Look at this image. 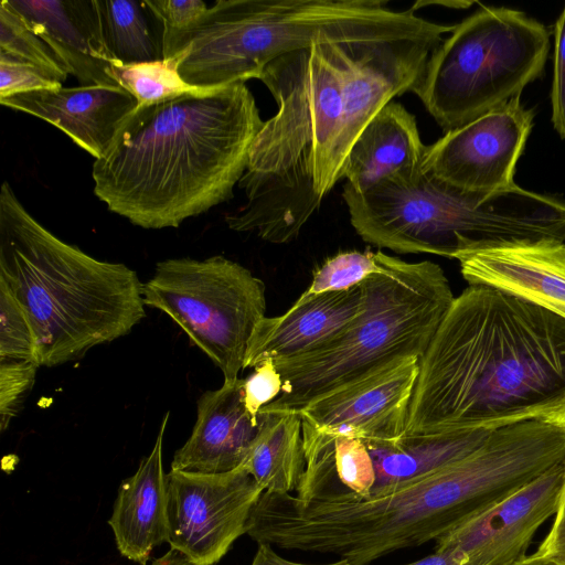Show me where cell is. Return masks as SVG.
I'll return each instance as SVG.
<instances>
[{
  "mask_svg": "<svg viewBox=\"0 0 565 565\" xmlns=\"http://www.w3.org/2000/svg\"><path fill=\"white\" fill-rule=\"evenodd\" d=\"M545 469L536 438L522 425H509L491 430L467 457L380 497L363 498L330 476L303 471L297 495L262 493L246 533L257 543L369 565L436 541Z\"/></svg>",
  "mask_w": 565,
  "mask_h": 565,
  "instance_id": "6da1fadb",
  "label": "cell"
},
{
  "mask_svg": "<svg viewBox=\"0 0 565 565\" xmlns=\"http://www.w3.org/2000/svg\"><path fill=\"white\" fill-rule=\"evenodd\" d=\"M564 403L565 319L469 285L419 358L405 435L494 430Z\"/></svg>",
  "mask_w": 565,
  "mask_h": 565,
  "instance_id": "7a4b0ae2",
  "label": "cell"
},
{
  "mask_svg": "<svg viewBox=\"0 0 565 565\" xmlns=\"http://www.w3.org/2000/svg\"><path fill=\"white\" fill-rule=\"evenodd\" d=\"M263 124L245 83L138 105L93 163L94 194L134 225L179 227L233 198Z\"/></svg>",
  "mask_w": 565,
  "mask_h": 565,
  "instance_id": "3957f363",
  "label": "cell"
},
{
  "mask_svg": "<svg viewBox=\"0 0 565 565\" xmlns=\"http://www.w3.org/2000/svg\"><path fill=\"white\" fill-rule=\"evenodd\" d=\"M366 42H317L263 70L258 79L277 111L264 121L249 149L237 184L246 201L225 216L231 230L289 243L343 179L342 139Z\"/></svg>",
  "mask_w": 565,
  "mask_h": 565,
  "instance_id": "277c9868",
  "label": "cell"
},
{
  "mask_svg": "<svg viewBox=\"0 0 565 565\" xmlns=\"http://www.w3.org/2000/svg\"><path fill=\"white\" fill-rule=\"evenodd\" d=\"M0 282L32 323L41 366L79 360L146 317L143 284L134 269L55 236L7 181L0 191Z\"/></svg>",
  "mask_w": 565,
  "mask_h": 565,
  "instance_id": "5b68a950",
  "label": "cell"
},
{
  "mask_svg": "<svg viewBox=\"0 0 565 565\" xmlns=\"http://www.w3.org/2000/svg\"><path fill=\"white\" fill-rule=\"evenodd\" d=\"M386 0H217L178 56L191 86L218 87L259 78L277 57L317 42L434 36L454 25L431 22Z\"/></svg>",
  "mask_w": 565,
  "mask_h": 565,
  "instance_id": "8992f818",
  "label": "cell"
},
{
  "mask_svg": "<svg viewBox=\"0 0 565 565\" xmlns=\"http://www.w3.org/2000/svg\"><path fill=\"white\" fill-rule=\"evenodd\" d=\"M350 222L366 243L399 254L455 258L542 239L565 242V202L519 185L493 193L454 186L423 171L365 192L343 186Z\"/></svg>",
  "mask_w": 565,
  "mask_h": 565,
  "instance_id": "52a82bcc",
  "label": "cell"
},
{
  "mask_svg": "<svg viewBox=\"0 0 565 565\" xmlns=\"http://www.w3.org/2000/svg\"><path fill=\"white\" fill-rule=\"evenodd\" d=\"M379 270L362 285L363 309L327 345L275 362L281 394L263 412L299 411L397 359L426 351L455 296L443 268L376 252Z\"/></svg>",
  "mask_w": 565,
  "mask_h": 565,
  "instance_id": "ba28073f",
  "label": "cell"
},
{
  "mask_svg": "<svg viewBox=\"0 0 565 565\" xmlns=\"http://www.w3.org/2000/svg\"><path fill=\"white\" fill-rule=\"evenodd\" d=\"M550 32L524 12L481 7L430 53L412 90L446 131L520 96L541 76Z\"/></svg>",
  "mask_w": 565,
  "mask_h": 565,
  "instance_id": "9c48e42d",
  "label": "cell"
},
{
  "mask_svg": "<svg viewBox=\"0 0 565 565\" xmlns=\"http://www.w3.org/2000/svg\"><path fill=\"white\" fill-rule=\"evenodd\" d=\"M146 306L169 316L213 363L224 380L244 370L255 328L266 317L265 284L224 256L159 262L142 285Z\"/></svg>",
  "mask_w": 565,
  "mask_h": 565,
  "instance_id": "30bf717a",
  "label": "cell"
},
{
  "mask_svg": "<svg viewBox=\"0 0 565 565\" xmlns=\"http://www.w3.org/2000/svg\"><path fill=\"white\" fill-rule=\"evenodd\" d=\"M264 491L243 468L167 473L171 548L193 565H215L244 533Z\"/></svg>",
  "mask_w": 565,
  "mask_h": 565,
  "instance_id": "8fae6325",
  "label": "cell"
},
{
  "mask_svg": "<svg viewBox=\"0 0 565 565\" xmlns=\"http://www.w3.org/2000/svg\"><path fill=\"white\" fill-rule=\"evenodd\" d=\"M521 95L427 146L423 169L459 189L493 193L515 185L513 177L533 126Z\"/></svg>",
  "mask_w": 565,
  "mask_h": 565,
  "instance_id": "7c38bea8",
  "label": "cell"
},
{
  "mask_svg": "<svg viewBox=\"0 0 565 565\" xmlns=\"http://www.w3.org/2000/svg\"><path fill=\"white\" fill-rule=\"evenodd\" d=\"M565 483V459L436 540L470 565H512L525 558L540 526L555 515Z\"/></svg>",
  "mask_w": 565,
  "mask_h": 565,
  "instance_id": "4fadbf2b",
  "label": "cell"
},
{
  "mask_svg": "<svg viewBox=\"0 0 565 565\" xmlns=\"http://www.w3.org/2000/svg\"><path fill=\"white\" fill-rule=\"evenodd\" d=\"M419 358L397 359L307 404L303 423L362 440H394L406 430Z\"/></svg>",
  "mask_w": 565,
  "mask_h": 565,
  "instance_id": "5bb4252c",
  "label": "cell"
},
{
  "mask_svg": "<svg viewBox=\"0 0 565 565\" xmlns=\"http://www.w3.org/2000/svg\"><path fill=\"white\" fill-rule=\"evenodd\" d=\"M4 107L43 119L95 160L105 156L125 120L138 107L120 86L90 85L20 93L0 98Z\"/></svg>",
  "mask_w": 565,
  "mask_h": 565,
  "instance_id": "9a60e30c",
  "label": "cell"
},
{
  "mask_svg": "<svg viewBox=\"0 0 565 565\" xmlns=\"http://www.w3.org/2000/svg\"><path fill=\"white\" fill-rule=\"evenodd\" d=\"M469 285H487L565 319V242L542 239L460 254Z\"/></svg>",
  "mask_w": 565,
  "mask_h": 565,
  "instance_id": "2e32d148",
  "label": "cell"
},
{
  "mask_svg": "<svg viewBox=\"0 0 565 565\" xmlns=\"http://www.w3.org/2000/svg\"><path fill=\"white\" fill-rule=\"evenodd\" d=\"M361 285L345 291L302 292L285 313L265 317L249 340L244 369L266 360L298 358L327 345L339 337L363 309Z\"/></svg>",
  "mask_w": 565,
  "mask_h": 565,
  "instance_id": "e0dca14e",
  "label": "cell"
},
{
  "mask_svg": "<svg viewBox=\"0 0 565 565\" xmlns=\"http://www.w3.org/2000/svg\"><path fill=\"white\" fill-rule=\"evenodd\" d=\"M75 76L79 86H118L109 76L117 61L102 32L96 0H8Z\"/></svg>",
  "mask_w": 565,
  "mask_h": 565,
  "instance_id": "ac0fdd59",
  "label": "cell"
},
{
  "mask_svg": "<svg viewBox=\"0 0 565 565\" xmlns=\"http://www.w3.org/2000/svg\"><path fill=\"white\" fill-rule=\"evenodd\" d=\"M243 384L239 377L224 380L200 396L192 433L175 451L171 470L221 473L243 465L259 429L244 405Z\"/></svg>",
  "mask_w": 565,
  "mask_h": 565,
  "instance_id": "d6986e66",
  "label": "cell"
},
{
  "mask_svg": "<svg viewBox=\"0 0 565 565\" xmlns=\"http://www.w3.org/2000/svg\"><path fill=\"white\" fill-rule=\"evenodd\" d=\"M426 151L415 116L392 100L353 142L345 162L344 185L365 192L386 180L411 181L423 171Z\"/></svg>",
  "mask_w": 565,
  "mask_h": 565,
  "instance_id": "ffe728a7",
  "label": "cell"
},
{
  "mask_svg": "<svg viewBox=\"0 0 565 565\" xmlns=\"http://www.w3.org/2000/svg\"><path fill=\"white\" fill-rule=\"evenodd\" d=\"M169 415L162 418L151 452L135 475L121 481L108 521L120 554L139 565L148 564L153 548L169 541L167 475L162 466Z\"/></svg>",
  "mask_w": 565,
  "mask_h": 565,
  "instance_id": "44dd1931",
  "label": "cell"
},
{
  "mask_svg": "<svg viewBox=\"0 0 565 565\" xmlns=\"http://www.w3.org/2000/svg\"><path fill=\"white\" fill-rule=\"evenodd\" d=\"M491 430L403 435L363 440L375 471L370 497H380L449 466L475 451Z\"/></svg>",
  "mask_w": 565,
  "mask_h": 565,
  "instance_id": "7402d4cb",
  "label": "cell"
},
{
  "mask_svg": "<svg viewBox=\"0 0 565 565\" xmlns=\"http://www.w3.org/2000/svg\"><path fill=\"white\" fill-rule=\"evenodd\" d=\"M258 424V433L241 467L263 491L296 490L306 467L300 415L296 411H260Z\"/></svg>",
  "mask_w": 565,
  "mask_h": 565,
  "instance_id": "603a6c76",
  "label": "cell"
},
{
  "mask_svg": "<svg viewBox=\"0 0 565 565\" xmlns=\"http://www.w3.org/2000/svg\"><path fill=\"white\" fill-rule=\"evenodd\" d=\"M105 44L121 64L163 58L162 25L146 0H96Z\"/></svg>",
  "mask_w": 565,
  "mask_h": 565,
  "instance_id": "cb8c5ba5",
  "label": "cell"
},
{
  "mask_svg": "<svg viewBox=\"0 0 565 565\" xmlns=\"http://www.w3.org/2000/svg\"><path fill=\"white\" fill-rule=\"evenodd\" d=\"M179 60L162 58L147 63L111 64L109 76L138 102V105L152 104L205 87L186 84L178 71Z\"/></svg>",
  "mask_w": 565,
  "mask_h": 565,
  "instance_id": "d4e9b609",
  "label": "cell"
},
{
  "mask_svg": "<svg viewBox=\"0 0 565 565\" xmlns=\"http://www.w3.org/2000/svg\"><path fill=\"white\" fill-rule=\"evenodd\" d=\"M0 54L32 64L63 84L70 74L66 65L8 3L0 2Z\"/></svg>",
  "mask_w": 565,
  "mask_h": 565,
  "instance_id": "484cf974",
  "label": "cell"
},
{
  "mask_svg": "<svg viewBox=\"0 0 565 565\" xmlns=\"http://www.w3.org/2000/svg\"><path fill=\"white\" fill-rule=\"evenodd\" d=\"M376 252L345 250L328 258L315 273L306 295L345 291L379 270Z\"/></svg>",
  "mask_w": 565,
  "mask_h": 565,
  "instance_id": "4316f807",
  "label": "cell"
},
{
  "mask_svg": "<svg viewBox=\"0 0 565 565\" xmlns=\"http://www.w3.org/2000/svg\"><path fill=\"white\" fill-rule=\"evenodd\" d=\"M162 25L163 58H175L186 47L209 7L201 0H146Z\"/></svg>",
  "mask_w": 565,
  "mask_h": 565,
  "instance_id": "83f0119b",
  "label": "cell"
},
{
  "mask_svg": "<svg viewBox=\"0 0 565 565\" xmlns=\"http://www.w3.org/2000/svg\"><path fill=\"white\" fill-rule=\"evenodd\" d=\"M29 361L40 366L32 323L7 287L0 282V362Z\"/></svg>",
  "mask_w": 565,
  "mask_h": 565,
  "instance_id": "f1b7e54d",
  "label": "cell"
},
{
  "mask_svg": "<svg viewBox=\"0 0 565 565\" xmlns=\"http://www.w3.org/2000/svg\"><path fill=\"white\" fill-rule=\"evenodd\" d=\"M40 365L29 361L0 362V429L4 431L21 411Z\"/></svg>",
  "mask_w": 565,
  "mask_h": 565,
  "instance_id": "f546056e",
  "label": "cell"
},
{
  "mask_svg": "<svg viewBox=\"0 0 565 565\" xmlns=\"http://www.w3.org/2000/svg\"><path fill=\"white\" fill-rule=\"evenodd\" d=\"M63 87L43 70L0 54V98Z\"/></svg>",
  "mask_w": 565,
  "mask_h": 565,
  "instance_id": "4dcf8cb0",
  "label": "cell"
},
{
  "mask_svg": "<svg viewBox=\"0 0 565 565\" xmlns=\"http://www.w3.org/2000/svg\"><path fill=\"white\" fill-rule=\"evenodd\" d=\"M281 391V375L273 360L259 363L254 367V372L244 379V405L255 424L258 425L260 409L274 402Z\"/></svg>",
  "mask_w": 565,
  "mask_h": 565,
  "instance_id": "1f68e13d",
  "label": "cell"
},
{
  "mask_svg": "<svg viewBox=\"0 0 565 565\" xmlns=\"http://www.w3.org/2000/svg\"><path fill=\"white\" fill-rule=\"evenodd\" d=\"M554 38L552 122L559 137L565 140V7L554 25Z\"/></svg>",
  "mask_w": 565,
  "mask_h": 565,
  "instance_id": "d6a6232c",
  "label": "cell"
},
{
  "mask_svg": "<svg viewBox=\"0 0 565 565\" xmlns=\"http://www.w3.org/2000/svg\"><path fill=\"white\" fill-rule=\"evenodd\" d=\"M533 554L550 565H565V483L551 530Z\"/></svg>",
  "mask_w": 565,
  "mask_h": 565,
  "instance_id": "836d02e7",
  "label": "cell"
},
{
  "mask_svg": "<svg viewBox=\"0 0 565 565\" xmlns=\"http://www.w3.org/2000/svg\"><path fill=\"white\" fill-rule=\"evenodd\" d=\"M250 565H352L349 561L344 558H340L337 562L328 563V564H305L291 562L279 556L273 545L260 542L258 543L257 552L253 558Z\"/></svg>",
  "mask_w": 565,
  "mask_h": 565,
  "instance_id": "e575fe53",
  "label": "cell"
},
{
  "mask_svg": "<svg viewBox=\"0 0 565 565\" xmlns=\"http://www.w3.org/2000/svg\"><path fill=\"white\" fill-rule=\"evenodd\" d=\"M404 565H470L467 559L454 551H435L433 554Z\"/></svg>",
  "mask_w": 565,
  "mask_h": 565,
  "instance_id": "d590c367",
  "label": "cell"
},
{
  "mask_svg": "<svg viewBox=\"0 0 565 565\" xmlns=\"http://www.w3.org/2000/svg\"><path fill=\"white\" fill-rule=\"evenodd\" d=\"M545 422L565 431V403L542 417Z\"/></svg>",
  "mask_w": 565,
  "mask_h": 565,
  "instance_id": "8d00e7d4",
  "label": "cell"
},
{
  "mask_svg": "<svg viewBox=\"0 0 565 565\" xmlns=\"http://www.w3.org/2000/svg\"><path fill=\"white\" fill-rule=\"evenodd\" d=\"M140 565H185V564L180 556H178L175 553L169 551L161 557L153 559L151 563L140 564Z\"/></svg>",
  "mask_w": 565,
  "mask_h": 565,
  "instance_id": "74e56055",
  "label": "cell"
},
{
  "mask_svg": "<svg viewBox=\"0 0 565 565\" xmlns=\"http://www.w3.org/2000/svg\"><path fill=\"white\" fill-rule=\"evenodd\" d=\"M512 565H550V564L541 561L534 554H531V555H527L525 558H523Z\"/></svg>",
  "mask_w": 565,
  "mask_h": 565,
  "instance_id": "f35d334b",
  "label": "cell"
}]
</instances>
